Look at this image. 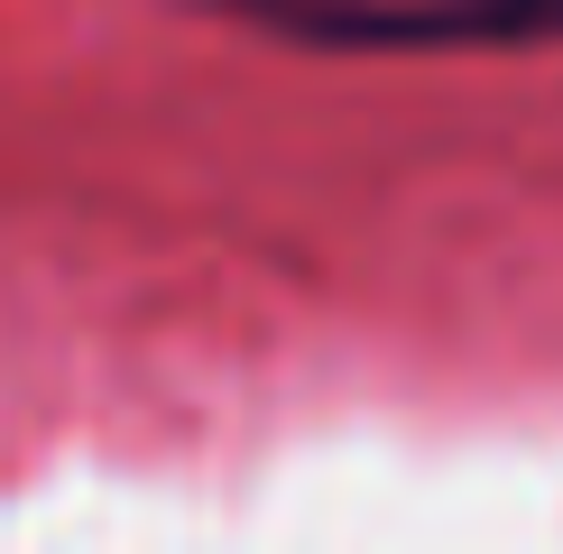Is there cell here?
I'll return each mask as SVG.
<instances>
[{"label": "cell", "mask_w": 563, "mask_h": 554, "mask_svg": "<svg viewBox=\"0 0 563 554\" xmlns=\"http://www.w3.org/2000/svg\"><path fill=\"white\" fill-rule=\"evenodd\" d=\"M260 37L323 56H453V46H563V0H203Z\"/></svg>", "instance_id": "cell-1"}]
</instances>
